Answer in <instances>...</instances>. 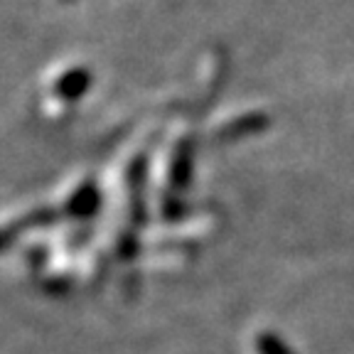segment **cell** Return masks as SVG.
Instances as JSON below:
<instances>
[{
  "mask_svg": "<svg viewBox=\"0 0 354 354\" xmlns=\"http://www.w3.org/2000/svg\"><path fill=\"white\" fill-rule=\"evenodd\" d=\"M88 86H91V72L84 66H77V69H69L66 74H62V79L55 86V94L64 101H77L86 94Z\"/></svg>",
  "mask_w": 354,
  "mask_h": 354,
  "instance_id": "6da1fadb",
  "label": "cell"
},
{
  "mask_svg": "<svg viewBox=\"0 0 354 354\" xmlns=\"http://www.w3.org/2000/svg\"><path fill=\"white\" fill-rule=\"evenodd\" d=\"M189 177H192V145L183 143L177 148L175 160H172V170H170L172 189H185L189 185Z\"/></svg>",
  "mask_w": 354,
  "mask_h": 354,
  "instance_id": "7a4b0ae2",
  "label": "cell"
},
{
  "mask_svg": "<svg viewBox=\"0 0 354 354\" xmlns=\"http://www.w3.org/2000/svg\"><path fill=\"white\" fill-rule=\"evenodd\" d=\"M96 207H99V192L91 183L84 185L82 189H77L72 199H69V205H66V212L72 216H88L94 214Z\"/></svg>",
  "mask_w": 354,
  "mask_h": 354,
  "instance_id": "3957f363",
  "label": "cell"
},
{
  "mask_svg": "<svg viewBox=\"0 0 354 354\" xmlns=\"http://www.w3.org/2000/svg\"><path fill=\"white\" fill-rule=\"evenodd\" d=\"M263 123H266L263 116H246V118H241V121L224 128L221 136H224V138H236V136H243V133H249V131H259Z\"/></svg>",
  "mask_w": 354,
  "mask_h": 354,
  "instance_id": "277c9868",
  "label": "cell"
}]
</instances>
